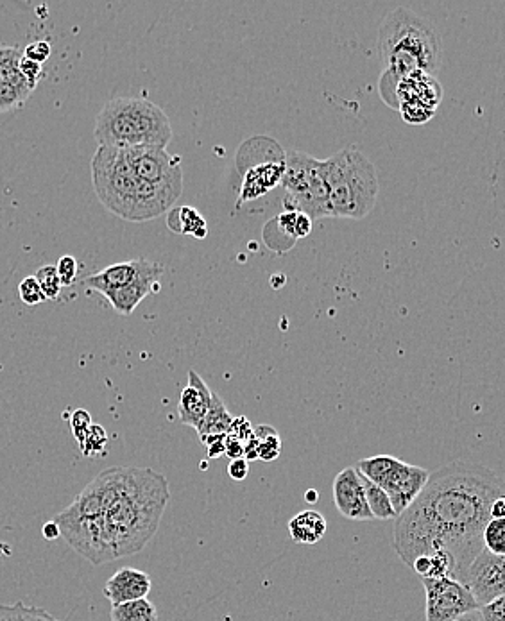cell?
<instances>
[{
	"label": "cell",
	"instance_id": "6da1fadb",
	"mask_svg": "<svg viewBox=\"0 0 505 621\" xmlns=\"http://www.w3.org/2000/svg\"><path fill=\"white\" fill-rule=\"evenodd\" d=\"M505 498L504 478L482 464L454 460L430 473L414 502L396 516L393 548L407 566L423 555L443 552L463 582L471 561L484 550L482 532L491 503Z\"/></svg>",
	"mask_w": 505,
	"mask_h": 621
},
{
	"label": "cell",
	"instance_id": "7a4b0ae2",
	"mask_svg": "<svg viewBox=\"0 0 505 621\" xmlns=\"http://www.w3.org/2000/svg\"><path fill=\"white\" fill-rule=\"evenodd\" d=\"M171 500L169 482L149 468H119L117 484L103 512L113 561L135 555L156 536Z\"/></svg>",
	"mask_w": 505,
	"mask_h": 621
},
{
	"label": "cell",
	"instance_id": "3957f363",
	"mask_svg": "<svg viewBox=\"0 0 505 621\" xmlns=\"http://www.w3.org/2000/svg\"><path fill=\"white\" fill-rule=\"evenodd\" d=\"M92 183L99 201L120 219L146 222L169 212L180 196L135 176L122 149L99 147L92 158Z\"/></svg>",
	"mask_w": 505,
	"mask_h": 621
},
{
	"label": "cell",
	"instance_id": "277c9868",
	"mask_svg": "<svg viewBox=\"0 0 505 621\" xmlns=\"http://www.w3.org/2000/svg\"><path fill=\"white\" fill-rule=\"evenodd\" d=\"M384 74L402 81L414 74L436 76L441 67V38L434 24L411 9L387 13L378 31Z\"/></svg>",
	"mask_w": 505,
	"mask_h": 621
},
{
	"label": "cell",
	"instance_id": "5b68a950",
	"mask_svg": "<svg viewBox=\"0 0 505 621\" xmlns=\"http://www.w3.org/2000/svg\"><path fill=\"white\" fill-rule=\"evenodd\" d=\"M99 147H162L171 142V120L165 111L146 99L119 97L99 111L95 120Z\"/></svg>",
	"mask_w": 505,
	"mask_h": 621
},
{
	"label": "cell",
	"instance_id": "8992f818",
	"mask_svg": "<svg viewBox=\"0 0 505 621\" xmlns=\"http://www.w3.org/2000/svg\"><path fill=\"white\" fill-rule=\"evenodd\" d=\"M325 162L330 217L366 219L377 206L380 190L375 165L355 145L335 153Z\"/></svg>",
	"mask_w": 505,
	"mask_h": 621
},
{
	"label": "cell",
	"instance_id": "52a82bcc",
	"mask_svg": "<svg viewBox=\"0 0 505 621\" xmlns=\"http://www.w3.org/2000/svg\"><path fill=\"white\" fill-rule=\"evenodd\" d=\"M282 183L287 190L285 212L305 213L310 219L330 217L325 160L298 151L285 154Z\"/></svg>",
	"mask_w": 505,
	"mask_h": 621
},
{
	"label": "cell",
	"instance_id": "ba28073f",
	"mask_svg": "<svg viewBox=\"0 0 505 621\" xmlns=\"http://www.w3.org/2000/svg\"><path fill=\"white\" fill-rule=\"evenodd\" d=\"M355 471L360 477L378 485L389 496L396 516L402 514L427 484L430 471L412 466L393 455H377L357 462Z\"/></svg>",
	"mask_w": 505,
	"mask_h": 621
},
{
	"label": "cell",
	"instance_id": "9c48e42d",
	"mask_svg": "<svg viewBox=\"0 0 505 621\" xmlns=\"http://www.w3.org/2000/svg\"><path fill=\"white\" fill-rule=\"evenodd\" d=\"M122 153L140 181L181 197L183 171L178 156H172L162 147H128Z\"/></svg>",
	"mask_w": 505,
	"mask_h": 621
},
{
	"label": "cell",
	"instance_id": "30bf717a",
	"mask_svg": "<svg viewBox=\"0 0 505 621\" xmlns=\"http://www.w3.org/2000/svg\"><path fill=\"white\" fill-rule=\"evenodd\" d=\"M427 593V621H454L477 611L470 591L454 579H421Z\"/></svg>",
	"mask_w": 505,
	"mask_h": 621
},
{
	"label": "cell",
	"instance_id": "8fae6325",
	"mask_svg": "<svg viewBox=\"0 0 505 621\" xmlns=\"http://www.w3.org/2000/svg\"><path fill=\"white\" fill-rule=\"evenodd\" d=\"M504 564L505 555L484 548L468 566L461 584L470 591L479 607L505 595Z\"/></svg>",
	"mask_w": 505,
	"mask_h": 621
},
{
	"label": "cell",
	"instance_id": "7c38bea8",
	"mask_svg": "<svg viewBox=\"0 0 505 621\" xmlns=\"http://www.w3.org/2000/svg\"><path fill=\"white\" fill-rule=\"evenodd\" d=\"M162 274L163 265L146 260V258H137V260L110 265L99 273L86 276L83 280V287L95 290L99 294H106L110 290L122 289L140 278H147V276L162 278Z\"/></svg>",
	"mask_w": 505,
	"mask_h": 621
},
{
	"label": "cell",
	"instance_id": "4fadbf2b",
	"mask_svg": "<svg viewBox=\"0 0 505 621\" xmlns=\"http://www.w3.org/2000/svg\"><path fill=\"white\" fill-rule=\"evenodd\" d=\"M335 507L343 514L344 518L351 521H371L373 516L369 512L366 494L360 484L359 473L355 468H344L337 477L334 485Z\"/></svg>",
	"mask_w": 505,
	"mask_h": 621
},
{
	"label": "cell",
	"instance_id": "5bb4252c",
	"mask_svg": "<svg viewBox=\"0 0 505 621\" xmlns=\"http://www.w3.org/2000/svg\"><path fill=\"white\" fill-rule=\"evenodd\" d=\"M151 587H153V582L146 571L126 566V568L115 571L110 580L106 582L104 596L112 602V605L128 604V602L147 598Z\"/></svg>",
	"mask_w": 505,
	"mask_h": 621
},
{
	"label": "cell",
	"instance_id": "9a60e30c",
	"mask_svg": "<svg viewBox=\"0 0 505 621\" xmlns=\"http://www.w3.org/2000/svg\"><path fill=\"white\" fill-rule=\"evenodd\" d=\"M214 392L208 389L205 380L197 375V371H189V383L181 392L178 417L183 425L199 428L203 423L206 412L210 409Z\"/></svg>",
	"mask_w": 505,
	"mask_h": 621
},
{
	"label": "cell",
	"instance_id": "2e32d148",
	"mask_svg": "<svg viewBox=\"0 0 505 621\" xmlns=\"http://www.w3.org/2000/svg\"><path fill=\"white\" fill-rule=\"evenodd\" d=\"M283 172H285V156L278 162L258 163L257 167L249 169L244 174V183H242L239 197L240 205L267 194L271 188L276 187L282 181Z\"/></svg>",
	"mask_w": 505,
	"mask_h": 621
},
{
	"label": "cell",
	"instance_id": "e0dca14e",
	"mask_svg": "<svg viewBox=\"0 0 505 621\" xmlns=\"http://www.w3.org/2000/svg\"><path fill=\"white\" fill-rule=\"evenodd\" d=\"M396 99H398V106L403 101H416V103L425 104L428 108L437 110V106L443 99V88L439 85L436 76L414 74L398 83Z\"/></svg>",
	"mask_w": 505,
	"mask_h": 621
},
{
	"label": "cell",
	"instance_id": "ac0fdd59",
	"mask_svg": "<svg viewBox=\"0 0 505 621\" xmlns=\"http://www.w3.org/2000/svg\"><path fill=\"white\" fill-rule=\"evenodd\" d=\"M158 280L156 276H147V278H140V280L129 283L122 289L110 290L103 294L104 298L110 301L119 314L131 315L135 312V308L147 298L153 290L158 287Z\"/></svg>",
	"mask_w": 505,
	"mask_h": 621
},
{
	"label": "cell",
	"instance_id": "d6986e66",
	"mask_svg": "<svg viewBox=\"0 0 505 621\" xmlns=\"http://www.w3.org/2000/svg\"><path fill=\"white\" fill-rule=\"evenodd\" d=\"M326 519L321 512H298L289 521V534L294 543L300 545H317L326 534Z\"/></svg>",
	"mask_w": 505,
	"mask_h": 621
},
{
	"label": "cell",
	"instance_id": "ffe728a7",
	"mask_svg": "<svg viewBox=\"0 0 505 621\" xmlns=\"http://www.w3.org/2000/svg\"><path fill=\"white\" fill-rule=\"evenodd\" d=\"M167 224L174 233L192 235L196 239H205L208 233L205 217L197 212L196 208H190V206H180V208L171 210L167 215Z\"/></svg>",
	"mask_w": 505,
	"mask_h": 621
},
{
	"label": "cell",
	"instance_id": "44dd1931",
	"mask_svg": "<svg viewBox=\"0 0 505 621\" xmlns=\"http://www.w3.org/2000/svg\"><path fill=\"white\" fill-rule=\"evenodd\" d=\"M233 416L226 409L224 401L212 394V403H210V409L206 412L203 423L197 428V434L199 439H205V437H212V435L228 434L230 426H232Z\"/></svg>",
	"mask_w": 505,
	"mask_h": 621
},
{
	"label": "cell",
	"instance_id": "7402d4cb",
	"mask_svg": "<svg viewBox=\"0 0 505 621\" xmlns=\"http://www.w3.org/2000/svg\"><path fill=\"white\" fill-rule=\"evenodd\" d=\"M20 60L22 52L18 51L17 47H0V85L27 88L26 81L18 69Z\"/></svg>",
	"mask_w": 505,
	"mask_h": 621
},
{
	"label": "cell",
	"instance_id": "603a6c76",
	"mask_svg": "<svg viewBox=\"0 0 505 621\" xmlns=\"http://www.w3.org/2000/svg\"><path fill=\"white\" fill-rule=\"evenodd\" d=\"M360 484L366 494V502H368L369 512L373 519H382V521L396 519V512H394L389 496L378 485L369 482L368 478L364 477H360Z\"/></svg>",
	"mask_w": 505,
	"mask_h": 621
},
{
	"label": "cell",
	"instance_id": "cb8c5ba5",
	"mask_svg": "<svg viewBox=\"0 0 505 621\" xmlns=\"http://www.w3.org/2000/svg\"><path fill=\"white\" fill-rule=\"evenodd\" d=\"M110 616L112 621H158V611L147 598L128 604L112 605Z\"/></svg>",
	"mask_w": 505,
	"mask_h": 621
},
{
	"label": "cell",
	"instance_id": "d4e9b609",
	"mask_svg": "<svg viewBox=\"0 0 505 621\" xmlns=\"http://www.w3.org/2000/svg\"><path fill=\"white\" fill-rule=\"evenodd\" d=\"M253 437L258 443V460L273 462L282 453V439L273 426H257L253 428Z\"/></svg>",
	"mask_w": 505,
	"mask_h": 621
},
{
	"label": "cell",
	"instance_id": "484cf974",
	"mask_svg": "<svg viewBox=\"0 0 505 621\" xmlns=\"http://www.w3.org/2000/svg\"><path fill=\"white\" fill-rule=\"evenodd\" d=\"M54 616L38 609V607H29L22 602L15 605H0V621H52Z\"/></svg>",
	"mask_w": 505,
	"mask_h": 621
},
{
	"label": "cell",
	"instance_id": "4316f807",
	"mask_svg": "<svg viewBox=\"0 0 505 621\" xmlns=\"http://www.w3.org/2000/svg\"><path fill=\"white\" fill-rule=\"evenodd\" d=\"M484 548L497 555H505V518L489 519L482 532Z\"/></svg>",
	"mask_w": 505,
	"mask_h": 621
},
{
	"label": "cell",
	"instance_id": "83f0119b",
	"mask_svg": "<svg viewBox=\"0 0 505 621\" xmlns=\"http://www.w3.org/2000/svg\"><path fill=\"white\" fill-rule=\"evenodd\" d=\"M35 280L38 281L43 296L47 301H56L61 294V281L56 273V265H43L35 273Z\"/></svg>",
	"mask_w": 505,
	"mask_h": 621
},
{
	"label": "cell",
	"instance_id": "f1b7e54d",
	"mask_svg": "<svg viewBox=\"0 0 505 621\" xmlns=\"http://www.w3.org/2000/svg\"><path fill=\"white\" fill-rule=\"evenodd\" d=\"M398 111H402L403 120L412 126L427 124L428 120L436 115L434 108H428L425 104L416 103V101H403L398 106Z\"/></svg>",
	"mask_w": 505,
	"mask_h": 621
},
{
	"label": "cell",
	"instance_id": "f546056e",
	"mask_svg": "<svg viewBox=\"0 0 505 621\" xmlns=\"http://www.w3.org/2000/svg\"><path fill=\"white\" fill-rule=\"evenodd\" d=\"M79 444H81L83 455L94 457L97 453H101L106 448V444H108L106 430H104L103 426L92 423V426L86 432L85 439Z\"/></svg>",
	"mask_w": 505,
	"mask_h": 621
},
{
	"label": "cell",
	"instance_id": "4dcf8cb0",
	"mask_svg": "<svg viewBox=\"0 0 505 621\" xmlns=\"http://www.w3.org/2000/svg\"><path fill=\"white\" fill-rule=\"evenodd\" d=\"M31 92L27 88H15V86L0 85V113L15 110L18 106L26 103Z\"/></svg>",
	"mask_w": 505,
	"mask_h": 621
},
{
	"label": "cell",
	"instance_id": "1f68e13d",
	"mask_svg": "<svg viewBox=\"0 0 505 621\" xmlns=\"http://www.w3.org/2000/svg\"><path fill=\"white\" fill-rule=\"evenodd\" d=\"M18 294H20V299L29 307H35V305H40L43 301H47L45 296H43L40 285H38V281L35 280V276H27V278L20 281Z\"/></svg>",
	"mask_w": 505,
	"mask_h": 621
},
{
	"label": "cell",
	"instance_id": "d6a6232c",
	"mask_svg": "<svg viewBox=\"0 0 505 621\" xmlns=\"http://www.w3.org/2000/svg\"><path fill=\"white\" fill-rule=\"evenodd\" d=\"M56 273L61 281V287H70L76 276H78V262L74 256H61L60 262L56 265Z\"/></svg>",
	"mask_w": 505,
	"mask_h": 621
},
{
	"label": "cell",
	"instance_id": "836d02e7",
	"mask_svg": "<svg viewBox=\"0 0 505 621\" xmlns=\"http://www.w3.org/2000/svg\"><path fill=\"white\" fill-rule=\"evenodd\" d=\"M20 74L24 77V81H26L27 88H29V92H33L36 86H38V81L42 79L43 69L42 65H38L35 61L26 60V58H22L20 60Z\"/></svg>",
	"mask_w": 505,
	"mask_h": 621
},
{
	"label": "cell",
	"instance_id": "e575fe53",
	"mask_svg": "<svg viewBox=\"0 0 505 621\" xmlns=\"http://www.w3.org/2000/svg\"><path fill=\"white\" fill-rule=\"evenodd\" d=\"M92 426V417L88 410L79 409L70 416V428H72V434L78 439V443H81L85 439L88 428Z\"/></svg>",
	"mask_w": 505,
	"mask_h": 621
},
{
	"label": "cell",
	"instance_id": "d590c367",
	"mask_svg": "<svg viewBox=\"0 0 505 621\" xmlns=\"http://www.w3.org/2000/svg\"><path fill=\"white\" fill-rule=\"evenodd\" d=\"M49 56H51V43L49 42L29 43L24 52H22V58L35 61L38 65H43L45 61L49 60Z\"/></svg>",
	"mask_w": 505,
	"mask_h": 621
},
{
	"label": "cell",
	"instance_id": "8d00e7d4",
	"mask_svg": "<svg viewBox=\"0 0 505 621\" xmlns=\"http://www.w3.org/2000/svg\"><path fill=\"white\" fill-rule=\"evenodd\" d=\"M505 596L493 600L491 604L479 607L480 621H504L505 620Z\"/></svg>",
	"mask_w": 505,
	"mask_h": 621
},
{
	"label": "cell",
	"instance_id": "74e56055",
	"mask_svg": "<svg viewBox=\"0 0 505 621\" xmlns=\"http://www.w3.org/2000/svg\"><path fill=\"white\" fill-rule=\"evenodd\" d=\"M228 435H232L240 443L246 444L253 437V425L249 423L246 417H233Z\"/></svg>",
	"mask_w": 505,
	"mask_h": 621
},
{
	"label": "cell",
	"instance_id": "f35d334b",
	"mask_svg": "<svg viewBox=\"0 0 505 621\" xmlns=\"http://www.w3.org/2000/svg\"><path fill=\"white\" fill-rule=\"evenodd\" d=\"M201 443L206 446V451H208V459H217V457L224 455V448H226V434L205 437V439H201Z\"/></svg>",
	"mask_w": 505,
	"mask_h": 621
},
{
	"label": "cell",
	"instance_id": "ab89813d",
	"mask_svg": "<svg viewBox=\"0 0 505 621\" xmlns=\"http://www.w3.org/2000/svg\"><path fill=\"white\" fill-rule=\"evenodd\" d=\"M249 473V462L244 459H235L230 460V464H228V475L232 480H237V482H242V480H246L248 478Z\"/></svg>",
	"mask_w": 505,
	"mask_h": 621
},
{
	"label": "cell",
	"instance_id": "60d3db41",
	"mask_svg": "<svg viewBox=\"0 0 505 621\" xmlns=\"http://www.w3.org/2000/svg\"><path fill=\"white\" fill-rule=\"evenodd\" d=\"M310 231H312V219L305 213H296V221H294V237L296 240L301 237H309Z\"/></svg>",
	"mask_w": 505,
	"mask_h": 621
},
{
	"label": "cell",
	"instance_id": "b9f144b4",
	"mask_svg": "<svg viewBox=\"0 0 505 621\" xmlns=\"http://www.w3.org/2000/svg\"><path fill=\"white\" fill-rule=\"evenodd\" d=\"M224 455L230 460L242 459V457H244V443H240V441H237L232 435L226 434Z\"/></svg>",
	"mask_w": 505,
	"mask_h": 621
},
{
	"label": "cell",
	"instance_id": "7bdbcfd3",
	"mask_svg": "<svg viewBox=\"0 0 505 621\" xmlns=\"http://www.w3.org/2000/svg\"><path fill=\"white\" fill-rule=\"evenodd\" d=\"M244 460H248V462H253V460H258V443L255 437H251L248 443L244 444Z\"/></svg>",
	"mask_w": 505,
	"mask_h": 621
},
{
	"label": "cell",
	"instance_id": "ee69618b",
	"mask_svg": "<svg viewBox=\"0 0 505 621\" xmlns=\"http://www.w3.org/2000/svg\"><path fill=\"white\" fill-rule=\"evenodd\" d=\"M489 516H491V519L505 518V498H498V500L491 503V507H489Z\"/></svg>",
	"mask_w": 505,
	"mask_h": 621
},
{
	"label": "cell",
	"instance_id": "f6af8a7d",
	"mask_svg": "<svg viewBox=\"0 0 505 621\" xmlns=\"http://www.w3.org/2000/svg\"><path fill=\"white\" fill-rule=\"evenodd\" d=\"M42 534L45 539L54 541L56 537H60V528H58V525H56L54 521H49V523H45V525H43Z\"/></svg>",
	"mask_w": 505,
	"mask_h": 621
},
{
	"label": "cell",
	"instance_id": "bcb514c9",
	"mask_svg": "<svg viewBox=\"0 0 505 621\" xmlns=\"http://www.w3.org/2000/svg\"><path fill=\"white\" fill-rule=\"evenodd\" d=\"M454 621H480L479 609L477 611H471V613H466L461 616V618H457Z\"/></svg>",
	"mask_w": 505,
	"mask_h": 621
},
{
	"label": "cell",
	"instance_id": "7dc6e473",
	"mask_svg": "<svg viewBox=\"0 0 505 621\" xmlns=\"http://www.w3.org/2000/svg\"><path fill=\"white\" fill-rule=\"evenodd\" d=\"M317 500H319V493H317L316 489H309L305 493V502L316 503Z\"/></svg>",
	"mask_w": 505,
	"mask_h": 621
},
{
	"label": "cell",
	"instance_id": "c3c4849f",
	"mask_svg": "<svg viewBox=\"0 0 505 621\" xmlns=\"http://www.w3.org/2000/svg\"><path fill=\"white\" fill-rule=\"evenodd\" d=\"M52 621H67V620H58V618H54Z\"/></svg>",
	"mask_w": 505,
	"mask_h": 621
}]
</instances>
